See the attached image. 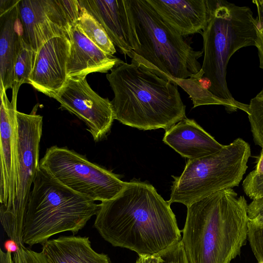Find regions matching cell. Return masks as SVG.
Segmentation results:
<instances>
[{
    "label": "cell",
    "mask_w": 263,
    "mask_h": 263,
    "mask_svg": "<svg viewBox=\"0 0 263 263\" xmlns=\"http://www.w3.org/2000/svg\"><path fill=\"white\" fill-rule=\"evenodd\" d=\"M133 51L130 58L172 79H187L201 69L195 50L147 0H124Z\"/></svg>",
    "instance_id": "5b68a950"
},
{
    "label": "cell",
    "mask_w": 263,
    "mask_h": 263,
    "mask_svg": "<svg viewBox=\"0 0 263 263\" xmlns=\"http://www.w3.org/2000/svg\"><path fill=\"white\" fill-rule=\"evenodd\" d=\"M104 27L114 45L130 58L133 51L124 0H78Z\"/></svg>",
    "instance_id": "2e32d148"
},
{
    "label": "cell",
    "mask_w": 263,
    "mask_h": 263,
    "mask_svg": "<svg viewBox=\"0 0 263 263\" xmlns=\"http://www.w3.org/2000/svg\"><path fill=\"white\" fill-rule=\"evenodd\" d=\"M248 239L252 251L259 263H263V223L249 220Z\"/></svg>",
    "instance_id": "603a6c76"
},
{
    "label": "cell",
    "mask_w": 263,
    "mask_h": 263,
    "mask_svg": "<svg viewBox=\"0 0 263 263\" xmlns=\"http://www.w3.org/2000/svg\"><path fill=\"white\" fill-rule=\"evenodd\" d=\"M252 2L255 4L257 16L256 20V38L255 46L258 50L259 59V67L263 69V1L254 0Z\"/></svg>",
    "instance_id": "4316f807"
},
{
    "label": "cell",
    "mask_w": 263,
    "mask_h": 263,
    "mask_svg": "<svg viewBox=\"0 0 263 263\" xmlns=\"http://www.w3.org/2000/svg\"><path fill=\"white\" fill-rule=\"evenodd\" d=\"M248 204L233 189L187 206L181 242L188 263H230L248 238Z\"/></svg>",
    "instance_id": "7a4b0ae2"
},
{
    "label": "cell",
    "mask_w": 263,
    "mask_h": 263,
    "mask_svg": "<svg viewBox=\"0 0 263 263\" xmlns=\"http://www.w3.org/2000/svg\"><path fill=\"white\" fill-rule=\"evenodd\" d=\"M262 1H263V0H262Z\"/></svg>",
    "instance_id": "d6a6232c"
},
{
    "label": "cell",
    "mask_w": 263,
    "mask_h": 263,
    "mask_svg": "<svg viewBox=\"0 0 263 263\" xmlns=\"http://www.w3.org/2000/svg\"><path fill=\"white\" fill-rule=\"evenodd\" d=\"M39 165L62 184L94 201L115 198L127 184L111 172L67 147L48 148Z\"/></svg>",
    "instance_id": "ba28073f"
},
{
    "label": "cell",
    "mask_w": 263,
    "mask_h": 263,
    "mask_svg": "<svg viewBox=\"0 0 263 263\" xmlns=\"http://www.w3.org/2000/svg\"><path fill=\"white\" fill-rule=\"evenodd\" d=\"M163 141L189 160L208 156L223 146L195 120L186 118L166 130Z\"/></svg>",
    "instance_id": "e0dca14e"
},
{
    "label": "cell",
    "mask_w": 263,
    "mask_h": 263,
    "mask_svg": "<svg viewBox=\"0 0 263 263\" xmlns=\"http://www.w3.org/2000/svg\"><path fill=\"white\" fill-rule=\"evenodd\" d=\"M158 255V263H188L181 241Z\"/></svg>",
    "instance_id": "d4e9b609"
},
{
    "label": "cell",
    "mask_w": 263,
    "mask_h": 263,
    "mask_svg": "<svg viewBox=\"0 0 263 263\" xmlns=\"http://www.w3.org/2000/svg\"><path fill=\"white\" fill-rule=\"evenodd\" d=\"M245 193L252 200L263 198V175L250 172L242 184Z\"/></svg>",
    "instance_id": "cb8c5ba5"
},
{
    "label": "cell",
    "mask_w": 263,
    "mask_h": 263,
    "mask_svg": "<svg viewBox=\"0 0 263 263\" xmlns=\"http://www.w3.org/2000/svg\"><path fill=\"white\" fill-rule=\"evenodd\" d=\"M5 248L7 251L11 252V253L15 252L18 250L19 246L14 241L10 239L5 243Z\"/></svg>",
    "instance_id": "1f68e13d"
},
{
    "label": "cell",
    "mask_w": 263,
    "mask_h": 263,
    "mask_svg": "<svg viewBox=\"0 0 263 263\" xmlns=\"http://www.w3.org/2000/svg\"><path fill=\"white\" fill-rule=\"evenodd\" d=\"M160 17L182 36L200 33L210 14L208 0H147Z\"/></svg>",
    "instance_id": "9a60e30c"
},
{
    "label": "cell",
    "mask_w": 263,
    "mask_h": 263,
    "mask_svg": "<svg viewBox=\"0 0 263 263\" xmlns=\"http://www.w3.org/2000/svg\"><path fill=\"white\" fill-rule=\"evenodd\" d=\"M69 39L56 36L45 42L36 52L29 83L38 91L53 98L67 80Z\"/></svg>",
    "instance_id": "4fadbf2b"
},
{
    "label": "cell",
    "mask_w": 263,
    "mask_h": 263,
    "mask_svg": "<svg viewBox=\"0 0 263 263\" xmlns=\"http://www.w3.org/2000/svg\"><path fill=\"white\" fill-rule=\"evenodd\" d=\"M78 24L85 35L103 51L110 55L116 52L115 46L102 25L81 6Z\"/></svg>",
    "instance_id": "ffe728a7"
},
{
    "label": "cell",
    "mask_w": 263,
    "mask_h": 263,
    "mask_svg": "<svg viewBox=\"0 0 263 263\" xmlns=\"http://www.w3.org/2000/svg\"><path fill=\"white\" fill-rule=\"evenodd\" d=\"M14 263H49L41 252H37L25 246H19L17 251L13 253Z\"/></svg>",
    "instance_id": "484cf974"
},
{
    "label": "cell",
    "mask_w": 263,
    "mask_h": 263,
    "mask_svg": "<svg viewBox=\"0 0 263 263\" xmlns=\"http://www.w3.org/2000/svg\"><path fill=\"white\" fill-rule=\"evenodd\" d=\"M249 220L256 223H263V198L252 200L248 204Z\"/></svg>",
    "instance_id": "83f0119b"
},
{
    "label": "cell",
    "mask_w": 263,
    "mask_h": 263,
    "mask_svg": "<svg viewBox=\"0 0 263 263\" xmlns=\"http://www.w3.org/2000/svg\"><path fill=\"white\" fill-rule=\"evenodd\" d=\"M0 263H14L12 253L0 249Z\"/></svg>",
    "instance_id": "f1b7e54d"
},
{
    "label": "cell",
    "mask_w": 263,
    "mask_h": 263,
    "mask_svg": "<svg viewBox=\"0 0 263 263\" xmlns=\"http://www.w3.org/2000/svg\"><path fill=\"white\" fill-rule=\"evenodd\" d=\"M158 255L139 256L136 263H158Z\"/></svg>",
    "instance_id": "f546056e"
},
{
    "label": "cell",
    "mask_w": 263,
    "mask_h": 263,
    "mask_svg": "<svg viewBox=\"0 0 263 263\" xmlns=\"http://www.w3.org/2000/svg\"><path fill=\"white\" fill-rule=\"evenodd\" d=\"M20 86L14 84L10 101L6 91H0V202L7 211L12 208L16 196L18 156L16 102Z\"/></svg>",
    "instance_id": "7c38bea8"
},
{
    "label": "cell",
    "mask_w": 263,
    "mask_h": 263,
    "mask_svg": "<svg viewBox=\"0 0 263 263\" xmlns=\"http://www.w3.org/2000/svg\"><path fill=\"white\" fill-rule=\"evenodd\" d=\"M170 203L151 184L127 182L115 198L98 204L93 225L114 247L155 256L181 239Z\"/></svg>",
    "instance_id": "6da1fadb"
},
{
    "label": "cell",
    "mask_w": 263,
    "mask_h": 263,
    "mask_svg": "<svg viewBox=\"0 0 263 263\" xmlns=\"http://www.w3.org/2000/svg\"><path fill=\"white\" fill-rule=\"evenodd\" d=\"M36 54V52L21 35L14 63V83L20 86L24 83H29Z\"/></svg>",
    "instance_id": "44dd1931"
},
{
    "label": "cell",
    "mask_w": 263,
    "mask_h": 263,
    "mask_svg": "<svg viewBox=\"0 0 263 263\" xmlns=\"http://www.w3.org/2000/svg\"><path fill=\"white\" fill-rule=\"evenodd\" d=\"M210 14L203 37V60L201 70L211 84L209 91L248 111V105L232 96L226 80L229 61L241 48L255 46L256 20L251 9L227 1H209Z\"/></svg>",
    "instance_id": "8992f818"
},
{
    "label": "cell",
    "mask_w": 263,
    "mask_h": 263,
    "mask_svg": "<svg viewBox=\"0 0 263 263\" xmlns=\"http://www.w3.org/2000/svg\"><path fill=\"white\" fill-rule=\"evenodd\" d=\"M49 263H111L109 256L95 251L88 237L60 236L42 245Z\"/></svg>",
    "instance_id": "ac0fdd59"
},
{
    "label": "cell",
    "mask_w": 263,
    "mask_h": 263,
    "mask_svg": "<svg viewBox=\"0 0 263 263\" xmlns=\"http://www.w3.org/2000/svg\"><path fill=\"white\" fill-rule=\"evenodd\" d=\"M253 171L257 174L263 175V148L257 159L255 168Z\"/></svg>",
    "instance_id": "4dcf8cb0"
},
{
    "label": "cell",
    "mask_w": 263,
    "mask_h": 263,
    "mask_svg": "<svg viewBox=\"0 0 263 263\" xmlns=\"http://www.w3.org/2000/svg\"><path fill=\"white\" fill-rule=\"evenodd\" d=\"M53 98L60 103L61 108L85 123L95 141L102 140L109 132L115 120L111 101L96 93L86 78H67Z\"/></svg>",
    "instance_id": "8fae6325"
},
{
    "label": "cell",
    "mask_w": 263,
    "mask_h": 263,
    "mask_svg": "<svg viewBox=\"0 0 263 263\" xmlns=\"http://www.w3.org/2000/svg\"><path fill=\"white\" fill-rule=\"evenodd\" d=\"M106 78L114 94L115 119L125 125L166 131L186 118L178 85L165 74L122 61Z\"/></svg>",
    "instance_id": "3957f363"
},
{
    "label": "cell",
    "mask_w": 263,
    "mask_h": 263,
    "mask_svg": "<svg viewBox=\"0 0 263 263\" xmlns=\"http://www.w3.org/2000/svg\"><path fill=\"white\" fill-rule=\"evenodd\" d=\"M67 78H84L92 72L106 73L122 61L97 47L84 33L78 23L71 28Z\"/></svg>",
    "instance_id": "5bb4252c"
},
{
    "label": "cell",
    "mask_w": 263,
    "mask_h": 263,
    "mask_svg": "<svg viewBox=\"0 0 263 263\" xmlns=\"http://www.w3.org/2000/svg\"><path fill=\"white\" fill-rule=\"evenodd\" d=\"M38 106V104H36L29 114L17 111L18 156L16 196L11 210L7 211L0 206L1 222L8 237L22 218L31 185L40 166L43 117L36 114Z\"/></svg>",
    "instance_id": "9c48e42d"
},
{
    "label": "cell",
    "mask_w": 263,
    "mask_h": 263,
    "mask_svg": "<svg viewBox=\"0 0 263 263\" xmlns=\"http://www.w3.org/2000/svg\"><path fill=\"white\" fill-rule=\"evenodd\" d=\"M20 1L0 10V91L12 89L14 83V63L21 36L15 30V22L19 16Z\"/></svg>",
    "instance_id": "d6986e66"
},
{
    "label": "cell",
    "mask_w": 263,
    "mask_h": 263,
    "mask_svg": "<svg viewBox=\"0 0 263 263\" xmlns=\"http://www.w3.org/2000/svg\"><path fill=\"white\" fill-rule=\"evenodd\" d=\"M251 154L249 143L238 138L213 154L189 160L181 175L173 177L168 202L187 206L214 193L238 186Z\"/></svg>",
    "instance_id": "52a82bcc"
},
{
    "label": "cell",
    "mask_w": 263,
    "mask_h": 263,
    "mask_svg": "<svg viewBox=\"0 0 263 263\" xmlns=\"http://www.w3.org/2000/svg\"><path fill=\"white\" fill-rule=\"evenodd\" d=\"M18 12L23 39L37 52L53 37L69 39L70 29L80 16V6L78 0H20Z\"/></svg>",
    "instance_id": "30bf717a"
},
{
    "label": "cell",
    "mask_w": 263,
    "mask_h": 263,
    "mask_svg": "<svg viewBox=\"0 0 263 263\" xmlns=\"http://www.w3.org/2000/svg\"><path fill=\"white\" fill-rule=\"evenodd\" d=\"M98 209L95 201L66 187L39 166L22 218L9 238L18 246H32L62 232L75 235Z\"/></svg>",
    "instance_id": "277c9868"
},
{
    "label": "cell",
    "mask_w": 263,
    "mask_h": 263,
    "mask_svg": "<svg viewBox=\"0 0 263 263\" xmlns=\"http://www.w3.org/2000/svg\"><path fill=\"white\" fill-rule=\"evenodd\" d=\"M247 114L254 142L263 148V89L251 99Z\"/></svg>",
    "instance_id": "7402d4cb"
}]
</instances>
